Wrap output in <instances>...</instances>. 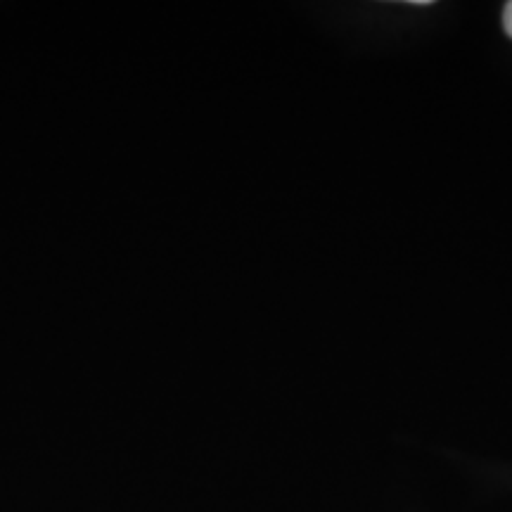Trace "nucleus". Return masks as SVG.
Here are the masks:
<instances>
[{
    "label": "nucleus",
    "mask_w": 512,
    "mask_h": 512,
    "mask_svg": "<svg viewBox=\"0 0 512 512\" xmlns=\"http://www.w3.org/2000/svg\"><path fill=\"white\" fill-rule=\"evenodd\" d=\"M503 24H505V31H508V36L512 38V3L505 5V12H503Z\"/></svg>",
    "instance_id": "nucleus-1"
}]
</instances>
